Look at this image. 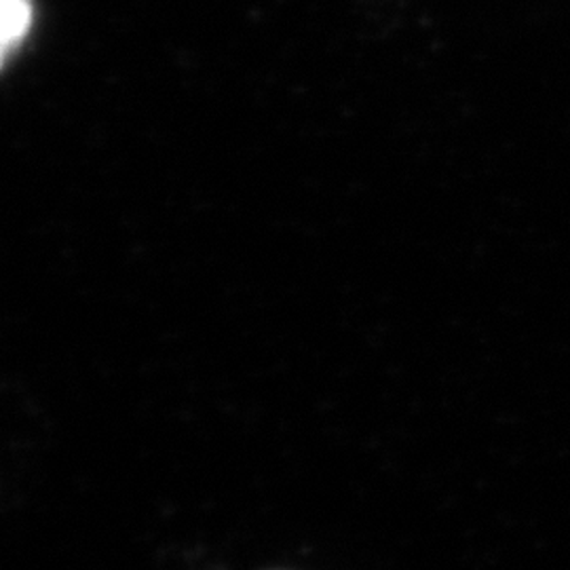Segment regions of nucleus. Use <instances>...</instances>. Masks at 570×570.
Here are the masks:
<instances>
[{
    "label": "nucleus",
    "mask_w": 570,
    "mask_h": 570,
    "mask_svg": "<svg viewBox=\"0 0 570 570\" xmlns=\"http://www.w3.org/2000/svg\"><path fill=\"white\" fill-rule=\"evenodd\" d=\"M2 2V60L20 47L32 26L30 0H0Z\"/></svg>",
    "instance_id": "1"
}]
</instances>
